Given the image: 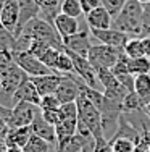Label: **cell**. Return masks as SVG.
I'll return each instance as SVG.
<instances>
[{
	"label": "cell",
	"mask_w": 150,
	"mask_h": 152,
	"mask_svg": "<svg viewBox=\"0 0 150 152\" xmlns=\"http://www.w3.org/2000/svg\"><path fill=\"white\" fill-rule=\"evenodd\" d=\"M112 28L129 37H142V3L137 0H126L121 12L113 18Z\"/></svg>",
	"instance_id": "6da1fadb"
},
{
	"label": "cell",
	"mask_w": 150,
	"mask_h": 152,
	"mask_svg": "<svg viewBox=\"0 0 150 152\" xmlns=\"http://www.w3.org/2000/svg\"><path fill=\"white\" fill-rule=\"evenodd\" d=\"M76 104H78V120L87 126L89 131L92 133V136H94L95 139L105 137L103 120H102V113H100L99 108L95 107L84 94H79V97L76 99Z\"/></svg>",
	"instance_id": "7a4b0ae2"
},
{
	"label": "cell",
	"mask_w": 150,
	"mask_h": 152,
	"mask_svg": "<svg viewBox=\"0 0 150 152\" xmlns=\"http://www.w3.org/2000/svg\"><path fill=\"white\" fill-rule=\"evenodd\" d=\"M18 34H26V36H31V37L44 39V41H47L52 47L60 49V50H63V47H65L62 36H60L58 31L55 29L53 23L44 20L42 16H37V18H34V20H31L29 23L21 29V32H18Z\"/></svg>",
	"instance_id": "3957f363"
},
{
	"label": "cell",
	"mask_w": 150,
	"mask_h": 152,
	"mask_svg": "<svg viewBox=\"0 0 150 152\" xmlns=\"http://www.w3.org/2000/svg\"><path fill=\"white\" fill-rule=\"evenodd\" d=\"M124 53L123 49H118V47H112V45H105V44H95L91 47L87 53V60L92 63V66L97 70V68H110L120 61L121 55Z\"/></svg>",
	"instance_id": "277c9868"
},
{
	"label": "cell",
	"mask_w": 150,
	"mask_h": 152,
	"mask_svg": "<svg viewBox=\"0 0 150 152\" xmlns=\"http://www.w3.org/2000/svg\"><path fill=\"white\" fill-rule=\"evenodd\" d=\"M63 50H65L68 55L71 57V61H73V66H74V73L79 76V78L83 79V81H84L87 86L97 89V86H99L97 71H95L94 66H92L91 61L87 60V57L78 55V53H74L73 50L66 49V47H63Z\"/></svg>",
	"instance_id": "5b68a950"
},
{
	"label": "cell",
	"mask_w": 150,
	"mask_h": 152,
	"mask_svg": "<svg viewBox=\"0 0 150 152\" xmlns=\"http://www.w3.org/2000/svg\"><path fill=\"white\" fill-rule=\"evenodd\" d=\"M41 112V107L31 102H18L12 107L8 125L10 128H20V126H29L36 115Z\"/></svg>",
	"instance_id": "8992f818"
},
{
	"label": "cell",
	"mask_w": 150,
	"mask_h": 152,
	"mask_svg": "<svg viewBox=\"0 0 150 152\" xmlns=\"http://www.w3.org/2000/svg\"><path fill=\"white\" fill-rule=\"evenodd\" d=\"M15 61L20 65V68L24 71L28 76H42V75H50L53 73L49 66H45L37 57H34L29 52H20V53H13Z\"/></svg>",
	"instance_id": "52a82bcc"
},
{
	"label": "cell",
	"mask_w": 150,
	"mask_h": 152,
	"mask_svg": "<svg viewBox=\"0 0 150 152\" xmlns=\"http://www.w3.org/2000/svg\"><path fill=\"white\" fill-rule=\"evenodd\" d=\"M0 78H2V86H3L2 92L8 94V96H13L15 91L26 81L28 78H29V76L24 73V71L20 68V65L15 61L8 70H5L3 73H0Z\"/></svg>",
	"instance_id": "ba28073f"
},
{
	"label": "cell",
	"mask_w": 150,
	"mask_h": 152,
	"mask_svg": "<svg viewBox=\"0 0 150 152\" xmlns=\"http://www.w3.org/2000/svg\"><path fill=\"white\" fill-rule=\"evenodd\" d=\"M91 34L94 39H97L100 44L118 47V49H124V45L131 39L128 34L115 29V28H110V29H91Z\"/></svg>",
	"instance_id": "9c48e42d"
},
{
	"label": "cell",
	"mask_w": 150,
	"mask_h": 152,
	"mask_svg": "<svg viewBox=\"0 0 150 152\" xmlns=\"http://www.w3.org/2000/svg\"><path fill=\"white\" fill-rule=\"evenodd\" d=\"M86 23L89 29H110L113 24V16L103 5H99L86 13Z\"/></svg>",
	"instance_id": "30bf717a"
},
{
	"label": "cell",
	"mask_w": 150,
	"mask_h": 152,
	"mask_svg": "<svg viewBox=\"0 0 150 152\" xmlns=\"http://www.w3.org/2000/svg\"><path fill=\"white\" fill-rule=\"evenodd\" d=\"M91 39H92V34H91V29L87 28V29L79 31L78 34L71 36V37H66L65 41H63V44H65L66 49L73 50L74 53H78V55L87 57L91 47L94 45L91 42Z\"/></svg>",
	"instance_id": "8fae6325"
},
{
	"label": "cell",
	"mask_w": 150,
	"mask_h": 152,
	"mask_svg": "<svg viewBox=\"0 0 150 152\" xmlns=\"http://www.w3.org/2000/svg\"><path fill=\"white\" fill-rule=\"evenodd\" d=\"M12 100H13V105L18 104V102H31V104H34V105L41 107L42 96L39 94L37 89H36V86L33 84L31 78H28L26 81L15 91V94L12 96Z\"/></svg>",
	"instance_id": "7c38bea8"
},
{
	"label": "cell",
	"mask_w": 150,
	"mask_h": 152,
	"mask_svg": "<svg viewBox=\"0 0 150 152\" xmlns=\"http://www.w3.org/2000/svg\"><path fill=\"white\" fill-rule=\"evenodd\" d=\"M18 20H20L18 0H7L3 3V10H2V15H0V24L5 29H8L10 32L15 34L16 28H18Z\"/></svg>",
	"instance_id": "4fadbf2b"
},
{
	"label": "cell",
	"mask_w": 150,
	"mask_h": 152,
	"mask_svg": "<svg viewBox=\"0 0 150 152\" xmlns=\"http://www.w3.org/2000/svg\"><path fill=\"white\" fill-rule=\"evenodd\" d=\"M29 78L33 81V84L36 86V89L39 91V94L44 97V96H49V94L57 92L63 76L57 73H50V75H42V76H29Z\"/></svg>",
	"instance_id": "5bb4252c"
},
{
	"label": "cell",
	"mask_w": 150,
	"mask_h": 152,
	"mask_svg": "<svg viewBox=\"0 0 150 152\" xmlns=\"http://www.w3.org/2000/svg\"><path fill=\"white\" fill-rule=\"evenodd\" d=\"M18 5H20V20H18L16 32L13 36H16L18 32H21V29H23L31 20L41 16V7H39L37 0H18Z\"/></svg>",
	"instance_id": "9a60e30c"
},
{
	"label": "cell",
	"mask_w": 150,
	"mask_h": 152,
	"mask_svg": "<svg viewBox=\"0 0 150 152\" xmlns=\"http://www.w3.org/2000/svg\"><path fill=\"white\" fill-rule=\"evenodd\" d=\"M53 26L58 31V34L62 36L63 41H65L66 37H71V36L78 34V32L81 31L78 18L68 16L65 13H58V15H57V18L53 20Z\"/></svg>",
	"instance_id": "2e32d148"
},
{
	"label": "cell",
	"mask_w": 150,
	"mask_h": 152,
	"mask_svg": "<svg viewBox=\"0 0 150 152\" xmlns=\"http://www.w3.org/2000/svg\"><path fill=\"white\" fill-rule=\"evenodd\" d=\"M31 129H33V134L42 137V139L49 141L50 144L57 142V133H55V126L50 125V123L42 117V110L36 115V118L31 123Z\"/></svg>",
	"instance_id": "e0dca14e"
},
{
	"label": "cell",
	"mask_w": 150,
	"mask_h": 152,
	"mask_svg": "<svg viewBox=\"0 0 150 152\" xmlns=\"http://www.w3.org/2000/svg\"><path fill=\"white\" fill-rule=\"evenodd\" d=\"M31 136H33L31 125L29 126H20V128H10L8 136H7V141H5V146L23 149V147L29 142Z\"/></svg>",
	"instance_id": "ac0fdd59"
},
{
	"label": "cell",
	"mask_w": 150,
	"mask_h": 152,
	"mask_svg": "<svg viewBox=\"0 0 150 152\" xmlns=\"http://www.w3.org/2000/svg\"><path fill=\"white\" fill-rule=\"evenodd\" d=\"M128 58H129V57H128L126 53H123L120 61L112 68V71H113V75L116 76V79L128 89V91H134V76L129 73V70H128Z\"/></svg>",
	"instance_id": "d6986e66"
},
{
	"label": "cell",
	"mask_w": 150,
	"mask_h": 152,
	"mask_svg": "<svg viewBox=\"0 0 150 152\" xmlns=\"http://www.w3.org/2000/svg\"><path fill=\"white\" fill-rule=\"evenodd\" d=\"M134 92L139 96L142 105L145 108V105L150 102V73L134 76Z\"/></svg>",
	"instance_id": "ffe728a7"
},
{
	"label": "cell",
	"mask_w": 150,
	"mask_h": 152,
	"mask_svg": "<svg viewBox=\"0 0 150 152\" xmlns=\"http://www.w3.org/2000/svg\"><path fill=\"white\" fill-rule=\"evenodd\" d=\"M37 3L41 7V16L50 23H53V20L60 13L62 0H37Z\"/></svg>",
	"instance_id": "44dd1931"
},
{
	"label": "cell",
	"mask_w": 150,
	"mask_h": 152,
	"mask_svg": "<svg viewBox=\"0 0 150 152\" xmlns=\"http://www.w3.org/2000/svg\"><path fill=\"white\" fill-rule=\"evenodd\" d=\"M97 78H99V83L102 84L103 91H110V89H118L121 88V83L116 79V76L113 75V71L110 68H97Z\"/></svg>",
	"instance_id": "7402d4cb"
},
{
	"label": "cell",
	"mask_w": 150,
	"mask_h": 152,
	"mask_svg": "<svg viewBox=\"0 0 150 152\" xmlns=\"http://www.w3.org/2000/svg\"><path fill=\"white\" fill-rule=\"evenodd\" d=\"M128 70L133 76L149 75L150 73V58L149 57H137V58H128Z\"/></svg>",
	"instance_id": "603a6c76"
},
{
	"label": "cell",
	"mask_w": 150,
	"mask_h": 152,
	"mask_svg": "<svg viewBox=\"0 0 150 152\" xmlns=\"http://www.w3.org/2000/svg\"><path fill=\"white\" fill-rule=\"evenodd\" d=\"M121 108H123V113H133V112H141L144 110V105H142L139 96L134 91L128 92L126 97L121 102Z\"/></svg>",
	"instance_id": "cb8c5ba5"
},
{
	"label": "cell",
	"mask_w": 150,
	"mask_h": 152,
	"mask_svg": "<svg viewBox=\"0 0 150 152\" xmlns=\"http://www.w3.org/2000/svg\"><path fill=\"white\" fill-rule=\"evenodd\" d=\"M124 53L129 58H137V57H145V50H144V42L142 37H131L128 41V44L124 45Z\"/></svg>",
	"instance_id": "d4e9b609"
},
{
	"label": "cell",
	"mask_w": 150,
	"mask_h": 152,
	"mask_svg": "<svg viewBox=\"0 0 150 152\" xmlns=\"http://www.w3.org/2000/svg\"><path fill=\"white\" fill-rule=\"evenodd\" d=\"M60 13H65V15L73 18H79L81 15H84L83 5H81L79 0H62Z\"/></svg>",
	"instance_id": "484cf974"
},
{
	"label": "cell",
	"mask_w": 150,
	"mask_h": 152,
	"mask_svg": "<svg viewBox=\"0 0 150 152\" xmlns=\"http://www.w3.org/2000/svg\"><path fill=\"white\" fill-rule=\"evenodd\" d=\"M24 152H50V142L42 137L33 134L29 139V142L23 147Z\"/></svg>",
	"instance_id": "4316f807"
},
{
	"label": "cell",
	"mask_w": 150,
	"mask_h": 152,
	"mask_svg": "<svg viewBox=\"0 0 150 152\" xmlns=\"http://www.w3.org/2000/svg\"><path fill=\"white\" fill-rule=\"evenodd\" d=\"M108 142L112 152H134L136 149V142L129 137H115V139H110Z\"/></svg>",
	"instance_id": "83f0119b"
},
{
	"label": "cell",
	"mask_w": 150,
	"mask_h": 152,
	"mask_svg": "<svg viewBox=\"0 0 150 152\" xmlns=\"http://www.w3.org/2000/svg\"><path fill=\"white\" fill-rule=\"evenodd\" d=\"M55 73L60 75V76L68 75V73H74V66H73V61H71V57L68 55L65 50H62V52H60L58 61H57Z\"/></svg>",
	"instance_id": "f1b7e54d"
},
{
	"label": "cell",
	"mask_w": 150,
	"mask_h": 152,
	"mask_svg": "<svg viewBox=\"0 0 150 152\" xmlns=\"http://www.w3.org/2000/svg\"><path fill=\"white\" fill-rule=\"evenodd\" d=\"M60 52H62L60 49H55V47H50L49 50H45V52L42 53V57H41L39 60H41L42 63L45 65V66H49L50 70H52L53 73H55V70H57V61H58Z\"/></svg>",
	"instance_id": "f546056e"
},
{
	"label": "cell",
	"mask_w": 150,
	"mask_h": 152,
	"mask_svg": "<svg viewBox=\"0 0 150 152\" xmlns=\"http://www.w3.org/2000/svg\"><path fill=\"white\" fill-rule=\"evenodd\" d=\"M50 47H52V45H50L47 41H44V39L33 37V42H31V47H29V50H28V52L33 53V55L37 57V58H41L42 53H44L45 50H49Z\"/></svg>",
	"instance_id": "4dcf8cb0"
},
{
	"label": "cell",
	"mask_w": 150,
	"mask_h": 152,
	"mask_svg": "<svg viewBox=\"0 0 150 152\" xmlns=\"http://www.w3.org/2000/svg\"><path fill=\"white\" fill-rule=\"evenodd\" d=\"M58 112H60V118H62V120H73V118H78V104L76 102L62 104L58 108Z\"/></svg>",
	"instance_id": "1f68e13d"
},
{
	"label": "cell",
	"mask_w": 150,
	"mask_h": 152,
	"mask_svg": "<svg viewBox=\"0 0 150 152\" xmlns=\"http://www.w3.org/2000/svg\"><path fill=\"white\" fill-rule=\"evenodd\" d=\"M13 41H15L13 32H10L8 29H5L0 24V52H3V50H12Z\"/></svg>",
	"instance_id": "d6a6232c"
},
{
	"label": "cell",
	"mask_w": 150,
	"mask_h": 152,
	"mask_svg": "<svg viewBox=\"0 0 150 152\" xmlns=\"http://www.w3.org/2000/svg\"><path fill=\"white\" fill-rule=\"evenodd\" d=\"M62 102L58 100V97L55 94H49V96H44L41 100V108L42 110H58Z\"/></svg>",
	"instance_id": "836d02e7"
},
{
	"label": "cell",
	"mask_w": 150,
	"mask_h": 152,
	"mask_svg": "<svg viewBox=\"0 0 150 152\" xmlns=\"http://www.w3.org/2000/svg\"><path fill=\"white\" fill-rule=\"evenodd\" d=\"M100 2H102V5L110 12V15L115 18L118 13L121 12V8L124 7L126 0H100Z\"/></svg>",
	"instance_id": "e575fe53"
},
{
	"label": "cell",
	"mask_w": 150,
	"mask_h": 152,
	"mask_svg": "<svg viewBox=\"0 0 150 152\" xmlns=\"http://www.w3.org/2000/svg\"><path fill=\"white\" fill-rule=\"evenodd\" d=\"M150 36V3L142 5V37Z\"/></svg>",
	"instance_id": "d590c367"
},
{
	"label": "cell",
	"mask_w": 150,
	"mask_h": 152,
	"mask_svg": "<svg viewBox=\"0 0 150 152\" xmlns=\"http://www.w3.org/2000/svg\"><path fill=\"white\" fill-rule=\"evenodd\" d=\"M42 110V108H41ZM42 117L47 120L50 125L57 126L60 121H62V118H60V112L58 110H42Z\"/></svg>",
	"instance_id": "8d00e7d4"
},
{
	"label": "cell",
	"mask_w": 150,
	"mask_h": 152,
	"mask_svg": "<svg viewBox=\"0 0 150 152\" xmlns=\"http://www.w3.org/2000/svg\"><path fill=\"white\" fill-rule=\"evenodd\" d=\"M95 152H112V147H110V142L102 137V139H95Z\"/></svg>",
	"instance_id": "74e56055"
},
{
	"label": "cell",
	"mask_w": 150,
	"mask_h": 152,
	"mask_svg": "<svg viewBox=\"0 0 150 152\" xmlns=\"http://www.w3.org/2000/svg\"><path fill=\"white\" fill-rule=\"evenodd\" d=\"M142 42H144L145 57H149V58H150V36H149V37H142Z\"/></svg>",
	"instance_id": "f35d334b"
},
{
	"label": "cell",
	"mask_w": 150,
	"mask_h": 152,
	"mask_svg": "<svg viewBox=\"0 0 150 152\" xmlns=\"http://www.w3.org/2000/svg\"><path fill=\"white\" fill-rule=\"evenodd\" d=\"M5 152H24V151L20 149V147H7Z\"/></svg>",
	"instance_id": "ab89813d"
},
{
	"label": "cell",
	"mask_w": 150,
	"mask_h": 152,
	"mask_svg": "<svg viewBox=\"0 0 150 152\" xmlns=\"http://www.w3.org/2000/svg\"><path fill=\"white\" fill-rule=\"evenodd\" d=\"M144 110H145V113H147L149 117H150V102L147 104V105H145V108H144Z\"/></svg>",
	"instance_id": "60d3db41"
},
{
	"label": "cell",
	"mask_w": 150,
	"mask_h": 152,
	"mask_svg": "<svg viewBox=\"0 0 150 152\" xmlns=\"http://www.w3.org/2000/svg\"><path fill=\"white\" fill-rule=\"evenodd\" d=\"M137 2H141L142 5H144V3H150V0H137Z\"/></svg>",
	"instance_id": "b9f144b4"
},
{
	"label": "cell",
	"mask_w": 150,
	"mask_h": 152,
	"mask_svg": "<svg viewBox=\"0 0 150 152\" xmlns=\"http://www.w3.org/2000/svg\"><path fill=\"white\" fill-rule=\"evenodd\" d=\"M2 10H3V2H0V15H2Z\"/></svg>",
	"instance_id": "7bdbcfd3"
},
{
	"label": "cell",
	"mask_w": 150,
	"mask_h": 152,
	"mask_svg": "<svg viewBox=\"0 0 150 152\" xmlns=\"http://www.w3.org/2000/svg\"><path fill=\"white\" fill-rule=\"evenodd\" d=\"M0 2H3V3H5V2H7V0H0Z\"/></svg>",
	"instance_id": "ee69618b"
}]
</instances>
